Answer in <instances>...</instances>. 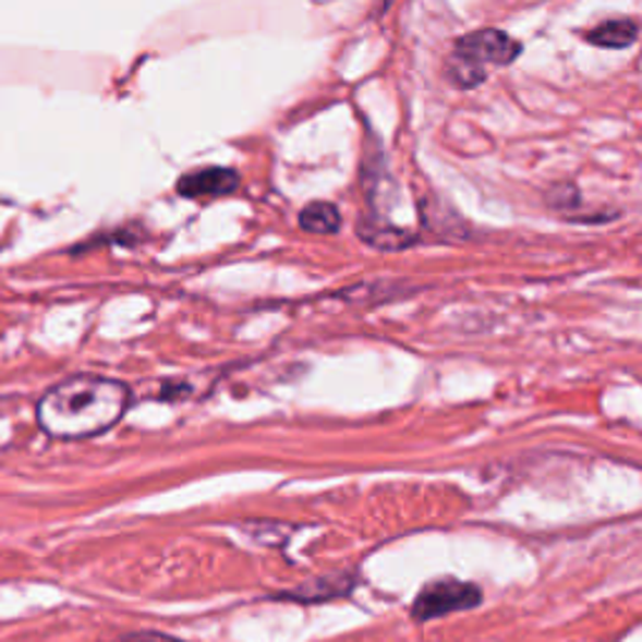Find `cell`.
<instances>
[{
  "label": "cell",
  "mask_w": 642,
  "mask_h": 642,
  "mask_svg": "<svg viewBox=\"0 0 642 642\" xmlns=\"http://www.w3.org/2000/svg\"><path fill=\"white\" fill-rule=\"evenodd\" d=\"M131 404V389L119 379L76 374L58 381L40 397L38 424L53 439L98 437L121 422Z\"/></svg>",
  "instance_id": "6da1fadb"
},
{
  "label": "cell",
  "mask_w": 642,
  "mask_h": 642,
  "mask_svg": "<svg viewBox=\"0 0 642 642\" xmlns=\"http://www.w3.org/2000/svg\"><path fill=\"white\" fill-rule=\"evenodd\" d=\"M520 51L522 46L512 36H507L505 31H474L470 36H462L457 40L455 58L449 69H452V76L460 86L470 88L477 86L480 81H485L487 65L512 63Z\"/></svg>",
  "instance_id": "7a4b0ae2"
},
{
  "label": "cell",
  "mask_w": 642,
  "mask_h": 642,
  "mask_svg": "<svg viewBox=\"0 0 642 642\" xmlns=\"http://www.w3.org/2000/svg\"><path fill=\"white\" fill-rule=\"evenodd\" d=\"M588 40L595 46L603 48H628L638 40V23L630 19H615V21H605L603 26L592 28L588 33Z\"/></svg>",
  "instance_id": "52a82bcc"
},
{
  "label": "cell",
  "mask_w": 642,
  "mask_h": 642,
  "mask_svg": "<svg viewBox=\"0 0 642 642\" xmlns=\"http://www.w3.org/2000/svg\"><path fill=\"white\" fill-rule=\"evenodd\" d=\"M299 227L312 233H337L341 227V216L335 204L316 202L308 204L302 214H299Z\"/></svg>",
  "instance_id": "ba28073f"
},
{
  "label": "cell",
  "mask_w": 642,
  "mask_h": 642,
  "mask_svg": "<svg viewBox=\"0 0 642 642\" xmlns=\"http://www.w3.org/2000/svg\"><path fill=\"white\" fill-rule=\"evenodd\" d=\"M121 642H183V640H177L171 635H163V632H133V635L123 638Z\"/></svg>",
  "instance_id": "9c48e42d"
},
{
  "label": "cell",
  "mask_w": 642,
  "mask_h": 642,
  "mask_svg": "<svg viewBox=\"0 0 642 642\" xmlns=\"http://www.w3.org/2000/svg\"><path fill=\"white\" fill-rule=\"evenodd\" d=\"M239 186V173L231 169H204L194 171L181 177L177 183V191L186 198H198V196H221L231 194L233 189Z\"/></svg>",
  "instance_id": "5b68a950"
},
{
  "label": "cell",
  "mask_w": 642,
  "mask_h": 642,
  "mask_svg": "<svg viewBox=\"0 0 642 642\" xmlns=\"http://www.w3.org/2000/svg\"><path fill=\"white\" fill-rule=\"evenodd\" d=\"M356 585H360V578L352 570H341V572H331V574H322V578L306 580L302 585L287 592H279L277 597L291 599V603H327V599H339L347 597Z\"/></svg>",
  "instance_id": "277c9868"
},
{
  "label": "cell",
  "mask_w": 642,
  "mask_h": 642,
  "mask_svg": "<svg viewBox=\"0 0 642 642\" xmlns=\"http://www.w3.org/2000/svg\"><path fill=\"white\" fill-rule=\"evenodd\" d=\"M482 603V588L474 582L457 578H437L429 580L414 595L412 617L416 622H432L437 617H447L452 613L474 610Z\"/></svg>",
  "instance_id": "3957f363"
},
{
  "label": "cell",
  "mask_w": 642,
  "mask_h": 642,
  "mask_svg": "<svg viewBox=\"0 0 642 642\" xmlns=\"http://www.w3.org/2000/svg\"><path fill=\"white\" fill-rule=\"evenodd\" d=\"M360 237L366 241V244L385 249V252H397V249L414 244V233H410L407 229L389 227V223H381L379 219L360 221Z\"/></svg>",
  "instance_id": "8992f818"
}]
</instances>
